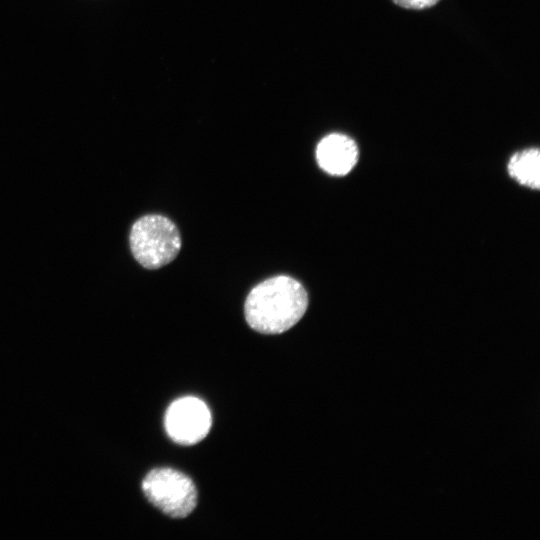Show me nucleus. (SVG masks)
Listing matches in <instances>:
<instances>
[{"label":"nucleus","mask_w":540,"mask_h":540,"mask_svg":"<svg viewBox=\"0 0 540 540\" xmlns=\"http://www.w3.org/2000/svg\"><path fill=\"white\" fill-rule=\"evenodd\" d=\"M308 295L296 279L279 275L257 284L248 294L244 311L249 326L263 334H279L305 314Z\"/></svg>","instance_id":"obj_1"},{"label":"nucleus","mask_w":540,"mask_h":540,"mask_svg":"<svg viewBox=\"0 0 540 540\" xmlns=\"http://www.w3.org/2000/svg\"><path fill=\"white\" fill-rule=\"evenodd\" d=\"M129 241L134 258L148 269L167 265L181 249V237L176 225L157 214L139 218L131 228Z\"/></svg>","instance_id":"obj_2"},{"label":"nucleus","mask_w":540,"mask_h":540,"mask_svg":"<svg viewBox=\"0 0 540 540\" xmlns=\"http://www.w3.org/2000/svg\"><path fill=\"white\" fill-rule=\"evenodd\" d=\"M142 490L149 502L172 518L188 516L197 504L192 480L171 468L150 471L142 482Z\"/></svg>","instance_id":"obj_3"},{"label":"nucleus","mask_w":540,"mask_h":540,"mask_svg":"<svg viewBox=\"0 0 540 540\" xmlns=\"http://www.w3.org/2000/svg\"><path fill=\"white\" fill-rule=\"evenodd\" d=\"M212 424L207 405L196 397H183L174 401L165 414V429L176 443L193 445L208 434Z\"/></svg>","instance_id":"obj_4"},{"label":"nucleus","mask_w":540,"mask_h":540,"mask_svg":"<svg viewBox=\"0 0 540 540\" xmlns=\"http://www.w3.org/2000/svg\"><path fill=\"white\" fill-rule=\"evenodd\" d=\"M358 154L355 141L340 133L325 136L316 148L318 165L323 171L334 176L349 173L357 163Z\"/></svg>","instance_id":"obj_5"},{"label":"nucleus","mask_w":540,"mask_h":540,"mask_svg":"<svg viewBox=\"0 0 540 540\" xmlns=\"http://www.w3.org/2000/svg\"><path fill=\"white\" fill-rule=\"evenodd\" d=\"M508 172L520 184L533 189L540 186V153L530 148L515 153L509 160Z\"/></svg>","instance_id":"obj_6"},{"label":"nucleus","mask_w":540,"mask_h":540,"mask_svg":"<svg viewBox=\"0 0 540 540\" xmlns=\"http://www.w3.org/2000/svg\"><path fill=\"white\" fill-rule=\"evenodd\" d=\"M439 0H393L397 5L407 9H425L435 5Z\"/></svg>","instance_id":"obj_7"}]
</instances>
